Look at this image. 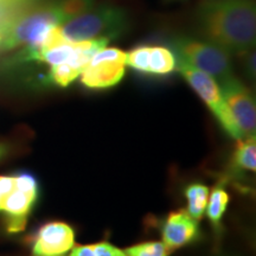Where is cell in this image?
Wrapping results in <instances>:
<instances>
[{
	"mask_svg": "<svg viewBox=\"0 0 256 256\" xmlns=\"http://www.w3.org/2000/svg\"><path fill=\"white\" fill-rule=\"evenodd\" d=\"M209 194V188L202 183H191L186 185L184 190L185 198L188 200L186 211L192 218L198 222L206 214Z\"/></svg>",
	"mask_w": 256,
	"mask_h": 256,
	"instance_id": "obj_13",
	"label": "cell"
},
{
	"mask_svg": "<svg viewBox=\"0 0 256 256\" xmlns=\"http://www.w3.org/2000/svg\"><path fill=\"white\" fill-rule=\"evenodd\" d=\"M68 256H128L124 250L110 242H98L74 247Z\"/></svg>",
	"mask_w": 256,
	"mask_h": 256,
	"instance_id": "obj_14",
	"label": "cell"
},
{
	"mask_svg": "<svg viewBox=\"0 0 256 256\" xmlns=\"http://www.w3.org/2000/svg\"><path fill=\"white\" fill-rule=\"evenodd\" d=\"M38 196L14 188L2 202L0 211L5 214L6 230L10 234L23 232L26 226L28 217L36 203Z\"/></svg>",
	"mask_w": 256,
	"mask_h": 256,
	"instance_id": "obj_10",
	"label": "cell"
},
{
	"mask_svg": "<svg viewBox=\"0 0 256 256\" xmlns=\"http://www.w3.org/2000/svg\"><path fill=\"white\" fill-rule=\"evenodd\" d=\"M176 69L182 74V76L186 80L190 87L197 92L202 100L206 102L226 133L232 139H244L238 122L234 119L232 114L230 113L228 106L224 101L216 80L177 57H176Z\"/></svg>",
	"mask_w": 256,
	"mask_h": 256,
	"instance_id": "obj_4",
	"label": "cell"
},
{
	"mask_svg": "<svg viewBox=\"0 0 256 256\" xmlns=\"http://www.w3.org/2000/svg\"><path fill=\"white\" fill-rule=\"evenodd\" d=\"M75 247V230L68 223L54 220L42 226L32 240V256H66Z\"/></svg>",
	"mask_w": 256,
	"mask_h": 256,
	"instance_id": "obj_7",
	"label": "cell"
},
{
	"mask_svg": "<svg viewBox=\"0 0 256 256\" xmlns=\"http://www.w3.org/2000/svg\"><path fill=\"white\" fill-rule=\"evenodd\" d=\"M126 66L144 74L166 75L176 70V57L168 48L138 46L126 54Z\"/></svg>",
	"mask_w": 256,
	"mask_h": 256,
	"instance_id": "obj_9",
	"label": "cell"
},
{
	"mask_svg": "<svg viewBox=\"0 0 256 256\" xmlns=\"http://www.w3.org/2000/svg\"><path fill=\"white\" fill-rule=\"evenodd\" d=\"M256 171V136L238 140L232 152L229 174L238 179L246 172Z\"/></svg>",
	"mask_w": 256,
	"mask_h": 256,
	"instance_id": "obj_11",
	"label": "cell"
},
{
	"mask_svg": "<svg viewBox=\"0 0 256 256\" xmlns=\"http://www.w3.org/2000/svg\"><path fill=\"white\" fill-rule=\"evenodd\" d=\"M14 188L19 191L26 192V194H40V186H38L37 179L31 174H18L14 176Z\"/></svg>",
	"mask_w": 256,
	"mask_h": 256,
	"instance_id": "obj_17",
	"label": "cell"
},
{
	"mask_svg": "<svg viewBox=\"0 0 256 256\" xmlns=\"http://www.w3.org/2000/svg\"><path fill=\"white\" fill-rule=\"evenodd\" d=\"M6 152H8V150H6V147L4 145H0V159L2 158L6 154Z\"/></svg>",
	"mask_w": 256,
	"mask_h": 256,
	"instance_id": "obj_20",
	"label": "cell"
},
{
	"mask_svg": "<svg viewBox=\"0 0 256 256\" xmlns=\"http://www.w3.org/2000/svg\"><path fill=\"white\" fill-rule=\"evenodd\" d=\"M0 2H4V0H0Z\"/></svg>",
	"mask_w": 256,
	"mask_h": 256,
	"instance_id": "obj_22",
	"label": "cell"
},
{
	"mask_svg": "<svg viewBox=\"0 0 256 256\" xmlns=\"http://www.w3.org/2000/svg\"><path fill=\"white\" fill-rule=\"evenodd\" d=\"M198 22L208 40L241 55L255 46L256 10L252 0H208L198 8Z\"/></svg>",
	"mask_w": 256,
	"mask_h": 256,
	"instance_id": "obj_1",
	"label": "cell"
},
{
	"mask_svg": "<svg viewBox=\"0 0 256 256\" xmlns=\"http://www.w3.org/2000/svg\"><path fill=\"white\" fill-rule=\"evenodd\" d=\"M124 252L128 256H168L171 250L162 242L150 241L128 247Z\"/></svg>",
	"mask_w": 256,
	"mask_h": 256,
	"instance_id": "obj_16",
	"label": "cell"
},
{
	"mask_svg": "<svg viewBox=\"0 0 256 256\" xmlns=\"http://www.w3.org/2000/svg\"><path fill=\"white\" fill-rule=\"evenodd\" d=\"M209 194L206 212L211 226L215 230V234L217 236H220L223 229L222 218L229 204L230 196L228 191L224 188L222 182H220V184Z\"/></svg>",
	"mask_w": 256,
	"mask_h": 256,
	"instance_id": "obj_12",
	"label": "cell"
},
{
	"mask_svg": "<svg viewBox=\"0 0 256 256\" xmlns=\"http://www.w3.org/2000/svg\"><path fill=\"white\" fill-rule=\"evenodd\" d=\"M127 16L121 8L112 6L89 8L82 14L60 25V34L66 42L107 40L119 37L127 28Z\"/></svg>",
	"mask_w": 256,
	"mask_h": 256,
	"instance_id": "obj_2",
	"label": "cell"
},
{
	"mask_svg": "<svg viewBox=\"0 0 256 256\" xmlns=\"http://www.w3.org/2000/svg\"><path fill=\"white\" fill-rule=\"evenodd\" d=\"M242 57V63H243V69H244L246 74H247L248 78L254 81L256 76V68H255V50L249 49L246 52H243L240 55Z\"/></svg>",
	"mask_w": 256,
	"mask_h": 256,
	"instance_id": "obj_18",
	"label": "cell"
},
{
	"mask_svg": "<svg viewBox=\"0 0 256 256\" xmlns=\"http://www.w3.org/2000/svg\"><path fill=\"white\" fill-rule=\"evenodd\" d=\"M14 190V176H0V203Z\"/></svg>",
	"mask_w": 256,
	"mask_h": 256,
	"instance_id": "obj_19",
	"label": "cell"
},
{
	"mask_svg": "<svg viewBox=\"0 0 256 256\" xmlns=\"http://www.w3.org/2000/svg\"><path fill=\"white\" fill-rule=\"evenodd\" d=\"M220 89L243 138H255L256 106L250 90L234 76L220 82Z\"/></svg>",
	"mask_w": 256,
	"mask_h": 256,
	"instance_id": "obj_6",
	"label": "cell"
},
{
	"mask_svg": "<svg viewBox=\"0 0 256 256\" xmlns=\"http://www.w3.org/2000/svg\"><path fill=\"white\" fill-rule=\"evenodd\" d=\"M0 42H2V37H0Z\"/></svg>",
	"mask_w": 256,
	"mask_h": 256,
	"instance_id": "obj_21",
	"label": "cell"
},
{
	"mask_svg": "<svg viewBox=\"0 0 256 256\" xmlns=\"http://www.w3.org/2000/svg\"><path fill=\"white\" fill-rule=\"evenodd\" d=\"M162 243L170 250H174L198 241L202 234L198 220L188 215L186 210L170 212L162 224Z\"/></svg>",
	"mask_w": 256,
	"mask_h": 256,
	"instance_id": "obj_8",
	"label": "cell"
},
{
	"mask_svg": "<svg viewBox=\"0 0 256 256\" xmlns=\"http://www.w3.org/2000/svg\"><path fill=\"white\" fill-rule=\"evenodd\" d=\"M0 206H2V203H0Z\"/></svg>",
	"mask_w": 256,
	"mask_h": 256,
	"instance_id": "obj_23",
	"label": "cell"
},
{
	"mask_svg": "<svg viewBox=\"0 0 256 256\" xmlns=\"http://www.w3.org/2000/svg\"><path fill=\"white\" fill-rule=\"evenodd\" d=\"M81 70L72 63H62L52 66L49 72V80L51 83L58 86V87L66 88L75 81L81 75Z\"/></svg>",
	"mask_w": 256,
	"mask_h": 256,
	"instance_id": "obj_15",
	"label": "cell"
},
{
	"mask_svg": "<svg viewBox=\"0 0 256 256\" xmlns=\"http://www.w3.org/2000/svg\"><path fill=\"white\" fill-rule=\"evenodd\" d=\"M126 72V52L116 48H102L81 72L83 86L90 89H107L116 86Z\"/></svg>",
	"mask_w": 256,
	"mask_h": 256,
	"instance_id": "obj_5",
	"label": "cell"
},
{
	"mask_svg": "<svg viewBox=\"0 0 256 256\" xmlns=\"http://www.w3.org/2000/svg\"><path fill=\"white\" fill-rule=\"evenodd\" d=\"M174 56L183 60L200 72L222 82L232 76L230 54L209 40H198L188 37L176 38L172 43Z\"/></svg>",
	"mask_w": 256,
	"mask_h": 256,
	"instance_id": "obj_3",
	"label": "cell"
}]
</instances>
